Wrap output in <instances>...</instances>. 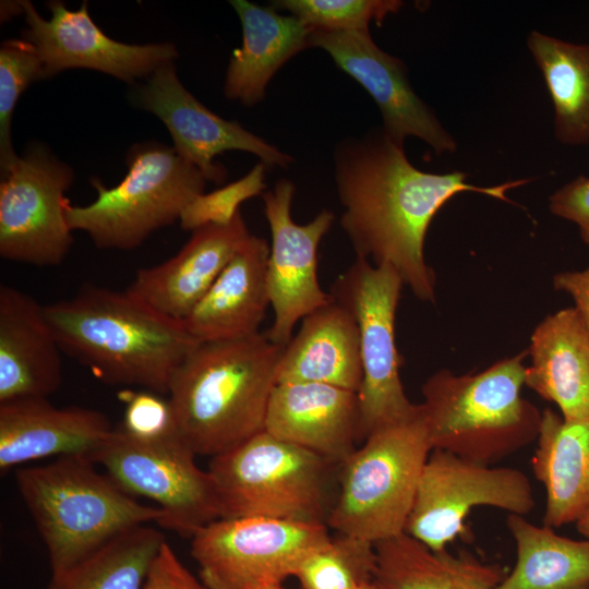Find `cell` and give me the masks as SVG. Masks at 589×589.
Wrapping results in <instances>:
<instances>
[{
    "instance_id": "30",
    "label": "cell",
    "mask_w": 589,
    "mask_h": 589,
    "mask_svg": "<svg viewBox=\"0 0 589 589\" xmlns=\"http://www.w3.org/2000/svg\"><path fill=\"white\" fill-rule=\"evenodd\" d=\"M164 534L142 525L113 538L64 572L46 589H144Z\"/></svg>"
},
{
    "instance_id": "1",
    "label": "cell",
    "mask_w": 589,
    "mask_h": 589,
    "mask_svg": "<svg viewBox=\"0 0 589 589\" xmlns=\"http://www.w3.org/2000/svg\"><path fill=\"white\" fill-rule=\"evenodd\" d=\"M334 175L344 212L340 226L356 253L374 265H389L422 302L436 300V277L424 257L429 226L447 201L477 192L513 203L506 192L530 182L517 179L493 187L467 182V173H434L416 168L404 145L381 130L339 142Z\"/></svg>"
},
{
    "instance_id": "19",
    "label": "cell",
    "mask_w": 589,
    "mask_h": 589,
    "mask_svg": "<svg viewBox=\"0 0 589 589\" xmlns=\"http://www.w3.org/2000/svg\"><path fill=\"white\" fill-rule=\"evenodd\" d=\"M358 393L323 383L285 382L273 389L264 430L340 466L359 441Z\"/></svg>"
},
{
    "instance_id": "27",
    "label": "cell",
    "mask_w": 589,
    "mask_h": 589,
    "mask_svg": "<svg viewBox=\"0 0 589 589\" xmlns=\"http://www.w3.org/2000/svg\"><path fill=\"white\" fill-rule=\"evenodd\" d=\"M374 545L381 589H495L507 575L500 564L433 551L407 533Z\"/></svg>"
},
{
    "instance_id": "20",
    "label": "cell",
    "mask_w": 589,
    "mask_h": 589,
    "mask_svg": "<svg viewBox=\"0 0 589 589\" xmlns=\"http://www.w3.org/2000/svg\"><path fill=\"white\" fill-rule=\"evenodd\" d=\"M113 428L108 417L84 407H56L48 398L0 404V471L57 456H87L103 446Z\"/></svg>"
},
{
    "instance_id": "14",
    "label": "cell",
    "mask_w": 589,
    "mask_h": 589,
    "mask_svg": "<svg viewBox=\"0 0 589 589\" xmlns=\"http://www.w3.org/2000/svg\"><path fill=\"white\" fill-rule=\"evenodd\" d=\"M294 184L280 179L262 194L272 242L266 267V285L274 318L264 333L274 344L285 347L292 338L296 324L320 306L332 301L318 281V247L329 231L335 215L321 211L306 224L291 217Z\"/></svg>"
},
{
    "instance_id": "37",
    "label": "cell",
    "mask_w": 589,
    "mask_h": 589,
    "mask_svg": "<svg viewBox=\"0 0 589 589\" xmlns=\"http://www.w3.org/2000/svg\"><path fill=\"white\" fill-rule=\"evenodd\" d=\"M144 589L209 588L194 577L166 541L152 565Z\"/></svg>"
},
{
    "instance_id": "40",
    "label": "cell",
    "mask_w": 589,
    "mask_h": 589,
    "mask_svg": "<svg viewBox=\"0 0 589 589\" xmlns=\"http://www.w3.org/2000/svg\"><path fill=\"white\" fill-rule=\"evenodd\" d=\"M575 524L578 532L589 539V509Z\"/></svg>"
},
{
    "instance_id": "8",
    "label": "cell",
    "mask_w": 589,
    "mask_h": 589,
    "mask_svg": "<svg viewBox=\"0 0 589 589\" xmlns=\"http://www.w3.org/2000/svg\"><path fill=\"white\" fill-rule=\"evenodd\" d=\"M128 173L107 188L91 178L97 192L88 205L68 204L71 230H82L99 249L131 250L155 230L179 220L183 208L204 193L206 179L173 147L134 144L127 153Z\"/></svg>"
},
{
    "instance_id": "5",
    "label": "cell",
    "mask_w": 589,
    "mask_h": 589,
    "mask_svg": "<svg viewBox=\"0 0 589 589\" xmlns=\"http://www.w3.org/2000/svg\"><path fill=\"white\" fill-rule=\"evenodd\" d=\"M15 481L47 548L52 575L119 534L163 518L158 507L137 502L87 456L19 469Z\"/></svg>"
},
{
    "instance_id": "38",
    "label": "cell",
    "mask_w": 589,
    "mask_h": 589,
    "mask_svg": "<svg viewBox=\"0 0 589 589\" xmlns=\"http://www.w3.org/2000/svg\"><path fill=\"white\" fill-rule=\"evenodd\" d=\"M553 286L557 290L567 292L575 301L588 332H589V267L581 272H564L553 277Z\"/></svg>"
},
{
    "instance_id": "24",
    "label": "cell",
    "mask_w": 589,
    "mask_h": 589,
    "mask_svg": "<svg viewBox=\"0 0 589 589\" xmlns=\"http://www.w3.org/2000/svg\"><path fill=\"white\" fill-rule=\"evenodd\" d=\"M525 385L554 402L565 420L589 419V332L576 308L548 315L533 330Z\"/></svg>"
},
{
    "instance_id": "16",
    "label": "cell",
    "mask_w": 589,
    "mask_h": 589,
    "mask_svg": "<svg viewBox=\"0 0 589 589\" xmlns=\"http://www.w3.org/2000/svg\"><path fill=\"white\" fill-rule=\"evenodd\" d=\"M310 44L327 52L338 69L368 92L380 109L382 131L392 141L404 145L413 136L437 155L456 152L455 139L413 91L406 64L382 50L369 31L312 29Z\"/></svg>"
},
{
    "instance_id": "22",
    "label": "cell",
    "mask_w": 589,
    "mask_h": 589,
    "mask_svg": "<svg viewBox=\"0 0 589 589\" xmlns=\"http://www.w3.org/2000/svg\"><path fill=\"white\" fill-rule=\"evenodd\" d=\"M268 256L266 240L252 235L181 321L196 341L236 340L260 333L271 305L266 285Z\"/></svg>"
},
{
    "instance_id": "3",
    "label": "cell",
    "mask_w": 589,
    "mask_h": 589,
    "mask_svg": "<svg viewBox=\"0 0 589 589\" xmlns=\"http://www.w3.org/2000/svg\"><path fill=\"white\" fill-rule=\"evenodd\" d=\"M283 346L265 334L200 342L168 388L177 431L196 456L215 457L264 431Z\"/></svg>"
},
{
    "instance_id": "13",
    "label": "cell",
    "mask_w": 589,
    "mask_h": 589,
    "mask_svg": "<svg viewBox=\"0 0 589 589\" xmlns=\"http://www.w3.org/2000/svg\"><path fill=\"white\" fill-rule=\"evenodd\" d=\"M72 168L32 144L0 183V255L36 266L59 265L73 242L65 209Z\"/></svg>"
},
{
    "instance_id": "12",
    "label": "cell",
    "mask_w": 589,
    "mask_h": 589,
    "mask_svg": "<svg viewBox=\"0 0 589 589\" xmlns=\"http://www.w3.org/2000/svg\"><path fill=\"white\" fill-rule=\"evenodd\" d=\"M525 516L536 506L529 478L512 467L474 462L433 449L423 468L405 533L433 551H444L465 533L474 507Z\"/></svg>"
},
{
    "instance_id": "42",
    "label": "cell",
    "mask_w": 589,
    "mask_h": 589,
    "mask_svg": "<svg viewBox=\"0 0 589 589\" xmlns=\"http://www.w3.org/2000/svg\"><path fill=\"white\" fill-rule=\"evenodd\" d=\"M261 589H285V588L283 587V584H280V585L266 586V587H263Z\"/></svg>"
},
{
    "instance_id": "18",
    "label": "cell",
    "mask_w": 589,
    "mask_h": 589,
    "mask_svg": "<svg viewBox=\"0 0 589 589\" xmlns=\"http://www.w3.org/2000/svg\"><path fill=\"white\" fill-rule=\"evenodd\" d=\"M251 236L241 212L227 225L203 226L192 231L176 255L139 269L127 290L158 313L181 322Z\"/></svg>"
},
{
    "instance_id": "10",
    "label": "cell",
    "mask_w": 589,
    "mask_h": 589,
    "mask_svg": "<svg viewBox=\"0 0 589 589\" xmlns=\"http://www.w3.org/2000/svg\"><path fill=\"white\" fill-rule=\"evenodd\" d=\"M328 529L265 517L218 518L193 534L191 553L209 589H261L296 577L330 540Z\"/></svg>"
},
{
    "instance_id": "25",
    "label": "cell",
    "mask_w": 589,
    "mask_h": 589,
    "mask_svg": "<svg viewBox=\"0 0 589 589\" xmlns=\"http://www.w3.org/2000/svg\"><path fill=\"white\" fill-rule=\"evenodd\" d=\"M285 382L323 383L359 392V329L342 304L332 299L302 318L279 361L277 383Z\"/></svg>"
},
{
    "instance_id": "41",
    "label": "cell",
    "mask_w": 589,
    "mask_h": 589,
    "mask_svg": "<svg viewBox=\"0 0 589 589\" xmlns=\"http://www.w3.org/2000/svg\"><path fill=\"white\" fill-rule=\"evenodd\" d=\"M358 589H381L375 580L369 581L362 586H360Z\"/></svg>"
},
{
    "instance_id": "9",
    "label": "cell",
    "mask_w": 589,
    "mask_h": 589,
    "mask_svg": "<svg viewBox=\"0 0 589 589\" xmlns=\"http://www.w3.org/2000/svg\"><path fill=\"white\" fill-rule=\"evenodd\" d=\"M404 285L392 266L356 257L336 277L329 291L352 314L359 329L362 363L359 441L419 411V404H412L404 390L401 357L395 341L396 310Z\"/></svg>"
},
{
    "instance_id": "26",
    "label": "cell",
    "mask_w": 589,
    "mask_h": 589,
    "mask_svg": "<svg viewBox=\"0 0 589 589\" xmlns=\"http://www.w3.org/2000/svg\"><path fill=\"white\" fill-rule=\"evenodd\" d=\"M531 467L545 490L543 525L576 522L589 509V419L543 410Z\"/></svg>"
},
{
    "instance_id": "2",
    "label": "cell",
    "mask_w": 589,
    "mask_h": 589,
    "mask_svg": "<svg viewBox=\"0 0 589 589\" xmlns=\"http://www.w3.org/2000/svg\"><path fill=\"white\" fill-rule=\"evenodd\" d=\"M44 310L62 352L109 384L168 394L173 373L200 344L180 321L128 290L86 285Z\"/></svg>"
},
{
    "instance_id": "34",
    "label": "cell",
    "mask_w": 589,
    "mask_h": 589,
    "mask_svg": "<svg viewBox=\"0 0 589 589\" xmlns=\"http://www.w3.org/2000/svg\"><path fill=\"white\" fill-rule=\"evenodd\" d=\"M265 165L256 164L243 178L209 193L195 196L182 211L179 223L182 229L194 231L203 226L227 225L240 212L245 200L265 189Z\"/></svg>"
},
{
    "instance_id": "7",
    "label": "cell",
    "mask_w": 589,
    "mask_h": 589,
    "mask_svg": "<svg viewBox=\"0 0 589 589\" xmlns=\"http://www.w3.org/2000/svg\"><path fill=\"white\" fill-rule=\"evenodd\" d=\"M336 465L265 430L211 458L220 518L265 517L325 524Z\"/></svg>"
},
{
    "instance_id": "11",
    "label": "cell",
    "mask_w": 589,
    "mask_h": 589,
    "mask_svg": "<svg viewBox=\"0 0 589 589\" xmlns=\"http://www.w3.org/2000/svg\"><path fill=\"white\" fill-rule=\"evenodd\" d=\"M195 456L179 434L140 440L120 426L92 460L128 494L152 500L163 512L159 526L192 538L220 518L212 478L195 464Z\"/></svg>"
},
{
    "instance_id": "33",
    "label": "cell",
    "mask_w": 589,
    "mask_h": 589,
    "mask_svg": "<svg viewBox=\"0 0 589 589\" xmlns=\"http://www.w3.org/2000/svg\"><path fill=\"white\" fill-rule=\"evenodd\" d=\"M271 5L286 11L312 29L369 31L405 5L400 0H275Z\"/></svg>"
},
{
    "instance_id": "21",
    "label": "cell",
    "mask_w": 589,
    "mask_h": 589,
    "mask_svg": "<svg viewBox=\"0 0 589 589\" xmlns=\"http://www.w3.org/2000/svg\"><path fill=\"white\" fill-rule=\"evenodd\" d=\"M62 350L44 305L29 294L0 286V404L48 398L62 383Z\"/></svg>"
},
{
    "instance_id": "35",
    "label": "cell",
    "mask_w": 589,
    "mask_h": 589,
    "mask_svg": "<svg viewBox=\"0 0 589 589\" xmlns=\"http://www.w3.org/2000/svg\"><path fill=\"white\" fill-rule=\"evenodd\" d=\"M143 390L124 393V419L121 428L140 440H160L179 434L169 399Z\"/></svg>"
},
{
    "instance_id": "23",
    "label": "cell",
    "mask_w": 589,
    "mask_h": 589,
    "mask_svg": "<svg viewBox=\"0 0 589 589\" xmlns=\"http://www.w3.org/2000/svg\"><path fill=\"white\" fill-rule=\"evenodd\" d=\"M239 16L242 44L232 50L224 82L227 99L244 106L261 103L277 71L299 52L311 48L312 28L272 5L231 0Z\"/></svg>"
},
{
    "instance_id": "17",
    "label": "cell",
    "mask_w": 589,
    "mask_h": 589,
    "mask_svg": "<svg viewBox=\"0 0 589 589\" xmlns=\"http://www.w3.org/2000/svg\"><path fill=\"white\" fill-rule=\"evenodd\" d=\"M31 43L44 65L45 79L68 69H91L125 83L148 77L157 68L173 62L178 50L171 43L131 45L108 37L91 19L87 1L72 11L62 1H49V20L33 3L22 0Z\"/></svg>"
},
{
    "instance_id": "39",
    "label": "cell",
    "mask_w": 589,
    "mask_h": 589,
    "mask_svg": "<svg viewBox=\"0 0 589 589\" xmlns=\"http://www.w3.org/2000/svg\"><path fill=\"white\" fill-rule=\"evenodd\" d=\"M1 22L8 21L11 17L24 14L23 1H1Z\"/></svg>"
},
{
    "instance_id": "6",
    "label": "cell",
    "mask_w": 589,
    "mask_h": 589,
    "mask_svg": "<svg viewBox=\"0 0 589 589\" xmlns=\"http://www.w3.org/2000/svg\"><path fill=\"white\" fill-rule=\"evenodd\" d=\"M431 452L420 404L413 417L370 434L339 466L327 527L373 544L405 533Z\"/></svg>"
},
{
    "instance_id": "15",
    "label": "cell",
    "mask_w": 589,
    "mask_h": 589,
    "mask_svg": "<svg viewBox=\"0 0 589 589\" xmlns=\"http://www.w3.org/2000/svg\"><path fill=\"white\" fill-rule=\"evenodd\" d=\"M131 100L164 122L175 151L206 181L220 184L226 180V167L215 161L226 151L251 153L271 167L288 168L294 163L289 154L200 103L180 82L173 62L160 65L144 84L136 85Z\"/></svg>"
},
{
    "instance_id": "36",
    "label": "cell",
    "mask_w": 589,
    "mask_h": 589,
    "mask_svg": "<svg viewBox=\"0 0 589 589\" xmlns=\"http://www.w3.org/2000/svg\"><path fill=\"white\" fill-rule=\"evenodd\" d=\"M549 209L575 223L582 241L589 244V177L579 176L552 193Z\"/></svg>"
},
{
    "instance_id": "31",
    "label": "cell",
    "mask_w": 589,
    "mask_h": 589,
    "mask_svg": "<svg viewBox=\"0 0 589 589\" xmlns=\"http://www.w3.org/2000/svg\"><path fill=\"white\" fill-rule=\"evenodd\" d=\"M375 572V545L338 534L314 551L296 577L300 589H358L374 580Z\"/></svg>"
},
{
    "instance_id": "29",
    "label": "cell",
    "mask_w": 589,
    "mask_h": 589,
    "mask_svg": "<svg viewBox=\"0 0 589 589\" xmlns=\"http://www.w3.org/2000/svg\"><path fill=\"white\" fill-rule=\"evenodd\" d=\"M527 46L554 107V134L568 146L589 144V44L531 31Z\"/></svg>"
},
{
    "instance_id": "4",
    "label": "cell",
    "mask_w": 589,
    "mask_h": 589,
    "mask_svg": "<svg viewBox=\"0 0 589 589\" xmlns=\"http://www.w3.org/2000/svg\"><path fill=\"white\" fill-rule=\"evenodd\" d=\"M528 350L478 372L442 369L421 387L420 404L433 449L493 466L537 441L542 412L520 392Z\"/></svg>"
},
{
    "instance_id": "32",
    "label": "cell",
    "mask_w": 589,
    "mask_h": 589,
    "mask_svg": "<svg viewBox=\"0 0 589 589\" xmlns=\"http://www.w3.org/2000/svg\"><path fill=\"white\" fill-rule=\"evenodd\" d=\"M45 79L35 47L25 39H7L0 47V170L4 177L20 156L12 142V118L16 103L34 81Z\"/></svg>"
},
{
    "instance_id": "28",
    "label": "cell",
    "mask_w": 589,
    "mask_h": 589,
    "mask_svg": "<svg viewBox=\"0 0 589 589\" xmlns=\"http://www.w3.org/2000/svg\"><path fill=\"white\" fill-rule=\"evenodd\" d=\"M505 522L517 560L495 589H589V539L562 537L516 514Z\"/></svg>"
}]
</instances>
